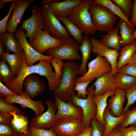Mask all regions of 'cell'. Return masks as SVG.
Instances as JSON below:
<instances>
[{
    "label": "cell",
    "instance_id": "1",
    "mask_svg": "<svg viewBox=\"0 0 136 136\" xmlns=\"http://www.w3.org/2000/svg\"><path fill=\"white\" fill-rule=\"evenodd\" d=\"M79 67L77 63L73 61H68L64 63L61 69L62 75L60 84L53 92L55 96L65 102L70 100L74 92Z\"/></svg>",
    "mask_w": 136,
    "mask_h": 136
},
{
    "label": "cell",
    "instance_id": "2",
    "mask_svg": "<svg viewBox=\"0 0 136 136\" xmlns=\"http://www.w3.org/2000/svg\"><path fill=\"white\" fill-rule=\"evenodd\" d=\"M92 0H83L76 7L68 17L70 20L85 35H93L96 30L92 22L88 9Z\"/></svg>",
    "mask_w": 136,
    "mask_h": 136
},
{
    "label": "cell",
    "instance_id": "3",
    "mask_svg": "<svg viewBox=\"0 0 136 136\" xmlns=\"http://www.w3.org/2000/svg\"><path fill=\"white\" fill-rule=\"evenodd\" d=\"M88 10L96 30L107 32L113 28L117 17L107 8L93 2Z\"/></svg>",
    "mask_w": 136,
    "mask_h": 136
},
{
    "label": "cell",
    "instance_id": "4",
    "mask_svg": "<svg viewBox=\"0 0 136 136\" xmlns=\"http://www.w3.org/2000/svg\"><path fill=\"white\" fill-rule=\"evenodd\" d=\"M41 8L45 22L44 30L53 37L64 42L71 40V35L53 14L50 6L42 4Z\"/></svg>",
    "mask_w": 136,
    "mask_h": 136
},
{
    "label": "cell",
    "instance_id": "5",
    "mask_svg": "<svg viewBox=\"0 0 136 136\" xmlns=\"http://www.w3.org/2000/svg\"><path fill=\"white\" fill-rule=\"evenodd\" d=\"M94 87L93 84L87 89L88 95L86 98H79L74 92L70 100L74 104L82 109L83 113L82 120L86 128L91 126V121L95 118L96 113V106L93 100Z\"/></svg>",
    "mask_w": 136,
    "mask_h": 136
},
{
    "label": "cell",
    "instance_id": "6",
    "mask_svg": "<svg viewBox=\"0 0 136 136\" xmlns=\"http://www.w3.org/2000/svg\"><path fill=\"white\" fill-rule=\"evenodd\" d=\"M44 26L41 8L34 4L32 6L31 16L23 20L20 28L26 30V37L28 38V42L30 44L35 39L39 33L43 30Z\"/></svg>",
    "mask_w": 136,
    "mask_h": 136
},
{
    "label": "cell",
    "instance_id": "7",
    "mask_svg": "<svg viewBox=\"0 0 136 136\" xmlns=\"http://www.w3.org/2000/svg\"><path fill=\"white\" fill-rule=\"evenodd\" d=\"M87 66L88 71L84 76L77 77L76 82H81L93 80L112 71L111 66L107 59L98 55L88 63Z\"/></svg>",
    "mask_w": 136,
    "mask_h": 136
},
{
    "label": "cell",
    "instance_id": "8",
    "mask_svg": "<svg viewBox=\"0 0 136 136\" xmlns=\"http://www.w3.org/2000/svg\"><path fill=\"white\" fill-rule=\"evenodd\" d=\"M52 128L53 131L57 134L68 136H77L86 128L82 119L72 117L57 120Z\"/></svg>",
    "mask_w": 136,
    "mask_h": 136
},
{
    "label": "cell",
    "instance_id": "9",
    "mask_svg": "<svg viewBox=\"0 0 136 136\" xmlns=\"http://www.w3.org/2000/svg\"><path fill=\"white\" fill-rule=\"evenodd\" d=\"M78 44L73 39L58 47L49 49L45 53L47 55L62 61L65 59L71 61L81 60L82 57L78 51Z\"/></svg>",
    "mask_w": 136,
    "mask_h": 136
},
{
    "label": "cell",
    "instance_id": "10",
    "mask_svg": "<svg viewBox=\"0 0 136 136\" xmlns=\"http://www.w3.org/2000/svg\"><path fill=\"white\" fill-rule=\"evenodd\" d=\"M14 35L21 44L25 54L26 63L27 66H32L38 61L52 60L53 58L52 56L41 54L33 48L27 40L24 30L19 28Z\"/></svg>",
    "mask_w": 136,
    "mask_h": 136
},
{
    "label": "cell",
    "instance_id": "11",
    "mask_svg": "<svg viewBox=\"0 0 136 136\" xmlns=\"http://www.w3.org/2000/svg\"><path fill=\"white\" fill-rule=\"evenodd\" d=\"M45 103L47 106L46 111L40 115L32 117L30 121V126L47 129L53 127L56 123L57 108L55 103L50 100H45Z\"/></svg>",
    "mask_w": 136,
    "mask_h": 136
},
{
    "label": "cell",
    "instance_id": "12",
    "mask_svg": "<svg viewBox=\"0 0 136 136\" xmlns=\"http://www.w3.org/2000/svg\"><path fill=\"white\" fill-rule=\"evenodd\" d=\"M23 62L21 68L16 75L15 78L12 81L5 85L13 93L17 94H22L23 91V82L28 76L37 73L38 64L32 66H27L26 63L25 56L23 50L22 51Z\"/></svg>",
    "mask_w": 136,
    "mask_h": 136
},
{
    "label": "cell",
    "instance_id": "13",
    "mask_svg": "<svg viewBox=\"0 0 136 136\" xmlns=\"http://www.w3.org/2000/svg\"><path fill=\"white\" fill-rule=\"evenodd\" d=\"M4 99L9 103L18 104L23 108L27 107L31 109L34 112L36 116L41 115L45 110L44 106L41 100H33L25 91H23L20 94L10 95Z\"/></svg>",
    "mask_w": 136,
    "mask_h": 136
},
{
    "label": "cell",
    "instance_id": "14",
    "mask_svg": "<svg viewBox=\"0 0 136 136\" xmlns=\"http://www.w3.org/2000/svg\"><path fill=\"white\" fill-rule=\"evenodd\" d=\"M65 42L53 37L48 32L43 30L39 33L29 44L37 52L43 54L47 50L60 46Z\"/></svg>",
    "mask_w": 136,
    "mask_h": 136
},
{
    "label": "cell",
    "instance_id": "15",
    "mask_svg": "<svg viewBox=\"0 0 136 136\" xmlns=\"http://www.w3.org/2000/svg\"><path fill=\"white\" fill-rule=\"evenodd\" d=\"M54 99L57 109L56 114L57 120L67 117L82 119L83 111L80 107L74 104L70 100L67 102L64 101L56 96H55Z\"/></svg>",
    "mask_w": 136,
    "mask_h": 136
},
{
    "label": "cell",
    "instance_id": "16",
    "mask_svg": "<svg viewBox=\"0 0 136 136\" xmlns=\"http://www.w3.org/2000/svg\"><path fill=\"white\" fill-rule=\"evenodd\" d=\"M90 40L93 46V52L107 59L111 66L112 72L114 75L117 73L118 70L117 63L119 51L109 48L93 37H92Z\"/></svg>",
    "mask_w": 136,
    "mask_h": 136
},
{
    "label": "cell",
    "instance_id": "17",
    "mask_svg": "<svg viewBox=\"0 0 136 136\" xmlns=\"http://www.w3.org/2000/svg\"><path fill=\"white\" fill-rule=\"evenodd\" d=\"M51 60H42L39 61L38 63L37 74L45 77L48 82L49 90L53 92L60 85L61 78L59 77L52 71V66L50 65Z\"/></svg>",
    "mask_w": 136,
    "mask_h": 136
},
{
    "label": "cell",
    "instance_id": "18",
    "mask_svg": "<svg viewBox=\"0 0 136 136\" xmlns=\"http://www.w3.org/2000/svg\"><path fill=\"white\" fill-rule=\"evenodd\" d=\"M33 0H16L15 6L13 9L11 17L7 23L6 31L9 32L15 33L18 24L27 8L30 5Z\"/></svg>",
    "mask_w": 136,
    "mask_h": 136
},
{
    "label": "cell",
    "instance_id": "19",
    "mask_svg": "<svg viewBox=\"0 0 136 136\" xmlns=\"http://www.w3.org/2000/svg\"><path fill=\"white\" fill-rule=\"evenodd\" d=\"M93 84L95 87L94 96L102 95L109 91H116L118 88L115 83L114 75L112 71L97 78Z\"/></svg>",
    "mask_w": 136,
    "mask_h": 136
},
{
    "label": "cell",
    "instance_id": "20",
    "mask_svg": "<svg viewBox=\"0 0 136 136\" xmlns=\"http://www.w3.org/2000/svg\"><path fill=\"white\" fill-rule=\"evenodd\" d=\"M23 85L25 91L32 99L43 92L46 88L45 83L35 75L27 76L24 81Z\"/></svg>",
    "mask_w": 136,
    "mask_h": 136
},
{
    "label": "cell",
    "instance_id": "21",
    "mask_svg": "<svg viewBox=\"0 0 136 136\" xmlns=\"http://www.w3.org/2000/svg\"><path fill=\"white\" fill-rule=\"evenodd\" d=\"M124 90L118 87L115 94L108 99L107 107L112 115L118 117L123 113V105L126 98Z\"/></svg>",
    "mask_w": 136,
    "mask_h": 136
},
{
    "label": "cell",
    "instance_id": "22",
    "mask_svg": "<svg viewBox=\"0 0 136 136\" xmlns=\"http://www.w3.org/2000/svg\"><path fill=\"white\" fill-rule=\"evenodd\" d=\"M83 0H67L50 4L53 14L56 17L69 16L74 9Z\"/></svg>",
    "mask_w": 136,
    "mask_h": 136
},
{
    "label": "cell",
    "instance_id": "23",
    "mask_svg": "<svg viewBox=\"0 0 136 136\" xmlns=\"http://www.w3.org/2000/svg\"><path fill=\"white\" fill-rule=\"evenodd\" d=\"M78 49L81 52L82 57V63L79 67L77 74L83 76L87 72L86 64L90 58L93 49L92 45L88 35H85L83 36V42L80 46H78Z\"/></svg>",
    "mask_w": 136,
    "mask_h": 136
},
{
    "label": "cell",
    "instance_id": "24",
    "mask_svg": "<svg viewBox=\"0 0 136 136\" xmlns=\"http://www.w3.org/2000/svg\"><path fill=\"white\" fill-rule=\"evenodd\" d=\"M115 92V90H111L102 95L94 96L93 100L96 108V113L95 118L104 127L105 123L103 115L106 108L107 107V99L109 97L113 96Z\"/></svg>",
    "mask_w": 136,
    "mask_h": 136
},
{
    "label": "cell",
    "instance_id": "25",
    "mask_svg": "<svg viewBox=\"0 0 136 136\" xmlns=\"http://www.w3.org/2000/svg\"><path fill=\"white\" fill-rule=\"evenodd\" d=\"M11 114L12 117L9 125L15 131L16 134L28 132L30 121L24 112L21 111L19 113L14 112Z\"/></svg>",
    "mask_w": 136,
    "mask_h": 136
},
{
    "label": "cell",
    "instance_id": "26",
    "mask_svg": "<svg viewBox=\"0 0 136 136\" xmlns=\"http://www.w3.org/2000/svg\"><path fill=\"white\" fill-rule=\"evenodd\" d=\"M120 28L117 26L113 27L105 35H101L100 43L109 48L119 50L121 47L120 39L118 33Z\"/></svg>",
    "mask_w": 136,
    "mask_h": 136
},
{
    "label": "cell",
    "instance_id": "27",
    "mask_svg": "<svg viewBox=\"0 0 136 136\" xmlns=\"http://www.w3.org/2000/svg\"><path fill=\"white\" fill-rule=\"evenodd\" d=\"M125 115V113H123L118 117L114 116L111 114L107 107L103 115L105 123L103 136H107L115 128L119 126L124 120Z\"/></svg>",
    "mask_w": 136,
    "mask_h": 136
},
{
    "label": "cell",
    "instance_id": "28",
    "mask_svg": "<svg viewBox=\"0 0 136 136\" xmlns=\"http://www.w3.org/2000/svg\"><path fill=\"white\" fill-rule=\"evenodd\" d=\"M0 40L6 49V52L14 53L22 52L23 49L19 41L15 38L14 33L8 32L0 35Z\"/></svg>",
    "mask_w": 136,
    "mask_h": 136
},
{
    "label": "cell",
    "instance_id": "29",
    "mask_svg": "<svg viewBox=\"0 0 136 136\" xmlns=\"http://www.w3.org/2000/svg\"><path fill=\"white\" fill-rule=\"evenodd\" d=\"M119 52L117 66L118 70L126 65L132 63V57L136 51V42L133 43L121 48Z\"/></svg>",
    "mask_w": 136,
    "mask_h": 136
},
{
    "label": "cell",
    "instance_id": "30",
    "mask_svg": "<svg viewBox=\"0 0 136 136\" xmlns=\"http://www.w3.org/2000/svg\"><path fill=\"white\" fill-rule=\"evenodd\" d=\"M117 26L120 28L121 46L124 47L135 41L132 39L134 28L125 21L120 19Z\"/></svg>",
    "mask_w": 136,
    "mask_h": 136
},
{
    "label": "cell",
    "instance_id": "31",
    "mask_svg": "<svg viewBox=\"0 0 136 136\" xmlns=\"http://www.w3.org/2000/svg\"><path fill=\"white\" fill-rule=\"evenodd\" d=\"M1 56L2 60L8 64L13 73L16 75L22 64L23 57L22 52L14 54L5 52Z\"/></svg>",
    "mask_w": 136,
    "mask_h": 136
},
{
    "label": "cell",
    "instance_id": "32",
    "mask_svg": "<svg viewBox=\"0 0 136 136\" xmlns=\"http://www.w3.org/2000/svg\"><path fill=\"white\" fill-rule=\"evenodd\" d=\"M58 19L64 24L65 28L78 44L81 45L83 41V33L67 16L56 17Z\"/></svg>",
    "mask_w": 136,
    "mask_h": 136
},
{
    "label": "cell",
    "instance_id": "33",
    "mask_svg": "<svg viewBox=\"0 0 136 136\" xmlns=\"http://www.w3.org/2000/svg\"><path fill=\"white\" fill-rule=\"evenodd\" d=\"M114 76L115 83L118 87L124 91L136 84V78L131 76L117 73Z\"/></svg>",
    "mask_w": 136,
    "mask_h": 136
},
{
    "label": "cell",
    "instance_id": "34",
    "mask_svg": "<svg viewBox=\"0 0 136 136\" xmlns=\"http://www.w3.org/2000/svg\"><path fill=\"white\" fill-rule=\"evenodd\" d=\"M93 3L94 4L101 5L106 7L115 15L118 16L120 19L124 21L134 28L130 23L129 18L124 14L119 7L113 3L111 0H94L93 1Z\"/></svg>",
    "mask_w": 136,
    "mask_h": 136
},
{
    "label": "cell",
    "instance_id": "35",
    "mask_svg": "<svg viewBox=\"0 0 136 136\" xmlns=\"http://www.w3.org/2000/svg\"><path fill=\"white\" fill-rule=\"evenodd\" d=\"M16 77L8 64L3 60L1 61L0 62V81L6 84L12 81Z\"/></svg>",
    "mask_w": 136,
    "mask_h": 136
},
{
    "label": "cell",
    "instance_id": "36",
    "mask_svg": "<svg viewBox=\"0 0 136 136\" xmlns=\"http://www.w3.org/2000/svg\"><path fill=\"white\" fill-rule=\"evenodd\" d=\"M111 1L119 7L124 14L129 18L131 17L132 12L133 1L111 0Z\"/></svg>",
    "mask_w": 136,
    "mask_h": 136
},
{
    "label": "cell",
    "instance_id": "37",
    "mask_svg": "<svg viewBox=\"0 0 136 136\" xmlns=\"http://www.w3.org/2000/svg\"><path fill=\"white\" fill-rule=\"evenodd\" d=\"M125 113L124 120L119 126L126 128L130 125H136V106L131 110H129Z\"/></svg>",
    "mask_w": 136,
    "mask_h": 136
},
{
    "label": "cell",
    "instance_id": "38",
    "mask_svg": "<svg viewBox=\"0 0 136 136\" xmlns=\"http://www.w3.org/2000/svg\"><path fill=\"white\" fill-rule=\"evenodd\" d=\"M125 91L127 101L124 108L123 113H125L129 110L130 106L136 101V84Z\"/></svg>",
    "mask_w": 136,
    "mask_h": 136
},
{
    "label": "cell",
    "instance_id": "39",
    "mask_svg": "<svg viewBox=\"0 0 136 136\" xmlns=\"http://www.w3.org/2000/svg\"><path fill=\"white\" fill-rule=\"evenodd\" d=\"M30 136H56L57 134L53 131L52 127L50 130L34 127L30 125L28 129Z\"/></svg>",
    "mask_w": 136,
    "mask_h": 136
},
{
    "label": "cell",
    "instance_id": "40",
    "mask_svg": "<svg viewBox=\"0 0 136 136\" xmlns=\"http://www.w3.org/2000/svg\"><path fill=\"white\" fill-rule=\"evenodd\" d=\"M79 82H76L74 88V91H77V96L79 98H86L88 95L87 88L90 83L93 80Z\"/></svg>",
    "mask_w": 136,
    "mask_h": 136
},
{
    "label": "cell",
    "instance_id": "41",
    "mask_svg": "<svg viewBox=\"0 0 136 136\" xmlns=\"http://www.w3.org/2000/svg\"><path fill=\"white\" fill-rule=\"evenodd\" d=\"M21 112L17 106L6 102L3 98H0V112L11 114L15 112L19 113Z\"/></svg>",
    "mask_w": 136,
    "mask_h": 136
},
{
    "label": "cell",
    "instance_id": "42",
    "mask_svg": "<svg viewBox=\"0 0 136 136\" xmlns=\"http://www.w3.org/2000/svg\"><path fill=\"white\" fill-rule=\"evenodd\" d=\"M91 125L93 129L92 136H103L104 127L96 119L94 118L91 120Z\"/></svg>",
    "mask_w": 136,
    "mask_h": 136
},
{
    "label": "cell",
    "instance_id": "43",
    "mask_svg": "<svg viewBox=\"0 0 136 136\" xmlns=\"http://www.w3.org/2000/svg\"><path fill=\"white\" fill-rule=\"evenodd\" d=\"M117 73H124L136 78V64L133 63H129L118 70Z\"/></svg>",
    "mask_w": 136,
    "mask_h": 136
},
{
    "label": "cell",
    "instance_id": "44",
    "mask_svg": "<svg viewBox=\"0 0 136 136\" xmlns=\"http://www.w3.org/2000/svg\"><path fill=\"white\" fill-rule=\"evenodd\" d=\"M15 1L11 2V4L8 14L3 19L0 21V35H2L6 32V28L8 21L12 11L16 5Z\"/></svg>",
    "mask_w": 136,
    "mask_h": 136
},
{
    "label": "cell",
    "instance_id": "45",
    "mask_svg": "<svg viewBox=\"0 0 136 136\" xmlns=\"http://www.w3.org/2000/svg\"><path fill=\"white\" fill-rule=\"evenodd\" d=\"M16 134L9 125L0 124V136H13Z\"/></svg>",
    "mask_w": 136,
    "mask_h": 136
},
{
    "label": "cell",
    "instance_id": "46",
    "mask_svg": "<svg viewBox=\"0 0 136 136\" xmlns=\"http://www.w3.org/2000/svg\"><path fill=\"white\" fill-rule=\"evenodd\" d=\"M117 127L122 136H136V125H130L126 128L119 126Z\"/></svg>",
    "mask_w": 136,
    "mask_h": 136
},
{
    "label": "cell",
    "instance_id": "47",
    "mask_svg": "<svg viewBox=\"0 0 136 136\" xmlns=\"http://www.w3.org/2000/svg\"><path fill=\"white\" fill-rule=\"evenodd\" d=\"M52 66L54 68L55 73L59 77H62V73L61 71L64 63L62 61L56 58H53L51 61Z\"/></svg>",
    "mask_w": 136,
    "mask_h": 136
},
{
    "label": "cell",
    "instance_id": "48",
    "mask_svg": "<svg viewBox=\"0 0 136 136\" xmlns=\"http://www.w3.org/2000/svg\"><path fill=\"white\" fill-rule=\"evenodd\" d=\"M16 94L11 91L0 81V97L4 98L9 95Z\"/></svg>",
    "mask_w": 136,
    "mask_h": 136
},
{
    "label": "cell",
    "instance_id": "49",
    "mask_svg": "<svg viewBox=\"0 0 136 136\" xmlns=\"http://www.w3.org/2000/svg\"><path fill=\"white\" fill-rule=\"evenodd\" d=\"M12 117L11 114L0 112V124L9 125Z\"/></svg>",
    "mask_w": 136,
    "mask_h": 136
},
{
    "label": "cell",
    "instance_id": "50",
    "mask_svg": "<svg viewBox=\"0 0 136 136\" xmlns=\"http://www.w3.org/2000/svg\"><path fill=\"white\" fill-rule=\"evenodd\" d=\"M131 25L134 28H136V0L133 1L131 16L129 20Z\"/></svg>",
    "mask_w": 136,
    "mask_h": 136
},
{
    "label": "cell",
    "instance_id": "51",
    "mask_svg": "<svg viewBox=\"0 0 136 136\" xmlns=\"http://www.w3.org/2000/svg\"><path fill=\"white\" fill-rule=\"evenodd\" d=\"M92 127L91 126L86 128L83 132L77 136H92Z\"/></svg>",
    "mask_w": 136,
    "mask_h": 136
},
{
    "label": "cell",
    "instance_id": "52",
    "mask_svg": "<svg viewBox=\"0 0 136 136\" xmlns=\"http://www.w3.org/2000/svg\"><path fill=\"white\" fill-rule=\"evenodd\" d=\"M107 136H122L117 127L110 132Z\"/></svg>",
    "mask_w": 136,
    "mask_h": 136
},
{
    "label": "cell",
    "instance_id": "53",
    "mask_svg": "<svg viewBox=\"0 0 136 136\" xmlns=\"http://www.w3.org/2000/svg\"><path fill=\"white\" fill-rule=\"evenodd\" d=\"M60 0H43L42 1V4L49 5L52 3L60 2Z\"/></svg>",
    "mask_w": 136,
    "mask_h": 136
},
{
    "label": "cell",
    "instance_id": "54",
    "mask_svg": "<svg viewBox=\"0 0 136 136\" xmlns=\"http://www.w3.org/2000/svg\"><path fill=\"white\" fill-rule=\"evenodd\" d=\"M16 0H0V9H2L4 7V4L7 2H12Z\"/></svg>",
    "mask_w": 136,
    "mask_h": 136
},
{
    "label": "cell",
    "instance_id": "55",
    "mask_svg": "<svg viewBox=\"0 0 136 136\" xmlns=\"http://www.w3.org/2000/svg\"><path fill=\"white\" fill-rule=\"evenodd\" d=\"M4 46L2 41L0 40V55H1L5 52L4 51Z\"/></svg>",
    "mask_w": 136,
    "mask_h": 136
},
{
    "label": "cell",
    "instance_id": "56",
    "mask_svg": "<svg viewBox=\"0 0 136 136\" xmlns=\"http://www.w3.org/2000/svg\"><path fill=\"white\" fill-rule=\"evenodd\" d=\"M136 42V38L135 39ZM132 63L136 64V51L132 57Z\"/></svg>",
    "mask_w": 136,
    "mask_h": 136
},
{
    "label": "cell",
    "instance_id": "57",
    "mask_svg": "<svg viewBox=\"0 0 136 136\" xmlns=\"http://www.w3.org/2000/svg\"><path fill=\"white\" fill-rule=\"evenodd\" d=\"M13 136H30L29 132L26 133L16 134Z\"/></svg>",
    "mask_w": 136,
    "mask_h": 136
},
{
    "label": "cell",
    "instance_id": "58",
    "mask_svg": "<svg viewBox=\"0 0 136 136\" xmlns=\"http://www.w3.org/2000/svg\"><path fill=\"white\" fill-rule=\"evenodd\" d=\"M136 38V28L134 30V31L133 34V35L132 37V39L133 40H135V39Z\"/></svg>",
    "mask_w": 136,
    "mask_h": 136
},
{
    "label": "cell",
    "instance_id": "59",
    "mask_svg": "<svg viewBox=\"0 0 136 136\" xmlns=\"http://www.w3.org/2000/svg\"><path fill=\"white\" fill-rule=\"evenodd\" d=\"M56 136H68L66 135L63 134H57Z\"/></svg>",
    "mask_w": 136,
    "mask_h": 136
}]
</instances>
